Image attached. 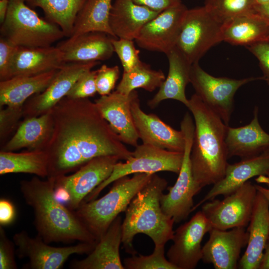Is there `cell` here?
<instances>
[{
	"mask_svg": "<svg viewBox=\"0 0 269 269\" xmlns=\"http://www.w3.org/2000/svg\"><path fill=\"white\" fill-rule=\"evenodd\" d=\"M52 113L53 132L45 149L49 156L47 178L75 171L98 156L114 155L125 160L131 157L132 151L88 98L65 97Z\"/></svg>",
	"mask_w": 269,
	"mask_h": 269,
	"instance_id": "cell-1",
	"label": "cell"
},
{
	"mask_svg": "<svg viewBox=\"0 0 269 269\" xmlns=\"http://www.w3.org/2000/svg\"><path fill=\"white\" fill-rule=\"evenodd\" d=\"M45 180L34 176L20 183L24 200L33 210L34 224L45 242L70 243L74 241L97 243L94 236L71 210L55 195V179Z\"/></svg>",
	"mask_w": 269,
	"mask_h": 269,
	"instance_id": "cell-2",
	"label": "cell"
},
{
	"mask_svg": "<svg viewBox=\"0 0 269 269\" xmlns=\"http://www.w3.org/2000/svg\"><path fill=\"white\" fill-rule=\"evenodd\" d=\"M187 108L194 120L190 154L192 173L201 190L225 175L229 158L225 141L228 125L195 93L189 99Z\"/></svg>",
	"mask_w": 269,
	"mask_h": 269,
	"instance_id": "cell-3",
	"label": "cell"
},
{
	"mask_svg": "<svg viewBox=\"0 0 269 269\" xmlns=\"http://www.w3.org/2000/svg\"><path fill=\"white\" fill-rule=\"evenodd\" d=\"M167 185L164 178L153 174L129 204L122 225V243L127 253L136 255L133 242L137 234L148 236L154 247L165 246L172 240L175 222L163 213L160 202Z\"/></svg>",
	"mask_w": 269,
	"mask_h": 269,
	"instance_id": "cell-4",
	"label": "cell"
},
{
	"mask_svg": "<svg viewBox=\"0 0 269 269\" xmlns=\"http://www.w3.org/2000/svg\"><path fill=\"white\" fill-rule=\"evenodd\" d=\"M152 175L135 173L132 177L128 175L121 177L113 182L105 195L83 202L74 211L97 242L119 214L125 212L132 200L148 183Z\"/></svg>",
	"mask_w": 269,
	"mask_h": 269,
	"instance_id": "cell-5",
	"label": "cell"
},
{
	"mask_svg": "<svg viewBox=\"0 0 269 269\" xmlns=\"http://www.w3.org/2000/svg\"><path fill=\"white\" fill-rule=\"evenodd\" d=\"M0 31V37L15 45L29 48L51 46L65 37L59 26L40 17L25 0H9Z\"/></svg>",
	"mask_w": 269,
	"mask_h": 269,
	"instance_id": "cell-6",
	"label": "cell"
},
{
	"mask_svg": "<svg viewBox=\"0 0 269 269\" xmlns=\"http://www.w3.org/2000/svg\"><path fill=\"white\" fill-rule=\"evenodd\" d=\"M180 129L185 139L181 168L175 184L167 188L168 192L166 194L163 193L160 200L163 213L172 218L176 223L186 219L192 212L193 197L201 190L195 182L192 170L190 154L194 123L188 112L181 122Z\"/></svg>",
	"mask_w": 269,
	"mask_h": 269,
	"instance_id": "cell-7",
	"label": "cell"
},
{
	"mask_svg": "<svg viewBox=\"0 0 269 269\" xmlns=\"http://www.w3.org/2000/svg\"><path fill=\"white\" fill-rule=\"evenodd\" d=\"M183 152L170 151L151 145H137L131 157L125 162H118L110 176L96 187L83 200L87 202L96 199L101 191L118 179L135 173L155 174L169 171L178 174Z\"/></svg>",
	"mask_w": 269,
	"mask_h": 269,
	"instance_id": "cell-8",
	"label": "cell"
},
{
	"mask_svg": "<svg viewBox=\"0 0 269 269\" xmlns=\"http://www.w3.org/2000/svg\"><path fill=\"white\" fill-rule=\"evenodd\" d=\"M119 160L114 155L96 157L72 174L56 178V198L71 210H75L96 187L110 176Z\"/></svg>",
	"mask_w": 269,
	"mask_h": 269,
	"instance_id": "cell-9",
	"label": "cell"
},
{
	"mask_svg": "<svg viewBox=\"0 0 269 269\" xmlns=\"http://www.w3.org/2000/svg\"><path fill=\"white\" fill-rule=\"evenodd\" d=\"M222 25L204 6L188 9L175 48L191 64L199 62L211 48L222 41Z\"/></svg>",
	"mask_w": 269,
	"mask_h": 269,
	"instance_id": "cell-10",
	"label": "cell"
},
{
	"mask_svg": "<svg viewBox=\"0 0 269 269\" xmlns=\"http://www.w3.org/2000/svg\"><path fill=\"white\" fill-rule=\"evenodd\" d=\"M258 79L262 80V77L241 79L215 77L204 71L197 62L192 65L190 83L195 94L228 125L236 92L244 85Z\"/></svg>",
	"mask_w": 269,
	"mask_h": 269,
	"instance_id": "cell-11",
	"label": "cell"
},
{
	"mask_svg": "<svg viewBox=\"0 0 269 269\" xmlns=\"http://www.w3.org/2000/svg\"><path fill=\"white\" fill-rule=\"evenodd\" d=\"M258 190L248 181L222 200L215 198L202 205L201 211L212 228L229 230L249 225Z\"/></svg>",
	"mask_w": 269,
	"mask_h": 269,
	"instance_id": "cell-12",
	"label": "cell"
},
{
	"mask_svg": "<svg viewBox=\"0 0 269 269\" xmlns=\"http://www.w3.org/2000/svg\"><path fill=\"white\" fill-rule=\"evenodd\" d=\"M20 259L26 258L28 262L23 267L30 269H61L73 254H89L97 243L80 242L75 245L57 247L50 246L40 237L33 238L25 231L15 233L12 237Z\"/></svg>",
	"mask_w": 269,
	"mask_h": 269,
	"instance_id": "cell-13",
	"label": "cell"
},
{
	"mask_svg": "<svg viewBox=\"0 0 269 269\" xmlns=\"http://www.w3.org/2000/svg\"><path fill=\"white\" fill-rule=\"evenodd\" d=\"M212 228L202 211L195 213L174 231L173 244L167 253L168 260L177 269H194L202 258L201 242Z\"/></svg>",
	"mask_w": 269,
	"mask_h": 269,
	"instance_id": "cell-14",
	"label": "cell"
},
{
	"mask_svg": "<svg viewBox=\"0 0 269 269\" xmlns=\"http://www.w3.org/2000/svg\"><path fill=\"white\" fill-rule=\"evenodd\" d=\"M187 9L182 2L161 11L142 28L134 40L137 45L167 55L175 47Z\"/></svg>",
	"mask_w": 269,
	"mask_h": 269,
	"instance_id": "cell-15",
	"label": "cell"
},
{
	"mask_svg": "<svg viewBox=\"0 0 269 269\" xmlns=\"http://www.w3.org/2000/svg\"><path fill=\"white\" fill-rule=\"evenodd\" d=\"M99 61L66 63L57 71L48 86L28 99L22 108L23 118L38 116L51 111L65 97L76 80Z\"/></svg>",
	"mask_w": 269,
	"mask_h": 269,
	"instance_id": "cell-16",
	"label": "cell"
},
{
	"mask_svg": "<svg viewBox=\"0 0 269 269\" xmlns=\"http://www.w3.org/2000/svg\"><path fill=\"white\" fill-rule=\"evenodd\" d=\"M134 122L142 143L170 151L183 152L185 139L182 130L178 131L154 114H147L140 108L138 95L135 90L131 103Z\"/></svg>",
	"mask_w": 269,
	"mask_h": 269,
	"instance_id": "cell-17",
	"label": "cell"
},
{
	"mask_svg": "<svg viewBox=\"0 0 269 269\" xmlns=\"http://www.w3.org/2000/svg\"><path fill=\"white\" fill-rule=\"evenodd\" d=\"M202 247V260L216 269H236L242 249L247 246L249 232L245 227L228 230L212 228Z\"/></svg>",
	"mask_w": 269,
	"mask_h": 269,
	"instance_id": "cell-18",
	"label": "cell"
},
{
	"mask_svg": "<svg viewBox=\"0 0 269 269\" xmlns=\"http://www.w3.org/2000/svg\"><path fill=\"white\" fill-rule=\"evenodd\" d=\"M269 173V148L256 156L242 158L233 164L228 163L223 178L216 184L197 204L193 211L205 202L217 196H225L255 176Z\"/></svg>",
	"mask_w": 269,
	"mask_h": 269,
	"instance_id": "cell-19",
	"label": "cell"
},
{
	"mask_svg": "<svg viewBox=\"0 0 269 269\" xmlns=\"http://www.w3.org/2000/svg\"><path fill=\"white\" fill-rule=\"evenodd\" d=\"M134 91L126 95L116 90L109 95L101 96L95 103L122 142L135 147L139 138L131 109V103Z\"/></svg>",
	"mask_w": 269,
	"mask_h": 269,
	"instance_id": "cell-20",
	"label": "cell"
},
{
	"mask_svg": "<svg viewBox=\"0 0 269 269\" xmlns=\"http://www.w3.org/2000/svg\"><path fill=\"white\" fill-rule=\"evenodd\" d=\"M249 225L247 248L239 261L238 267L241 269H259L269 238V202L259 191Z\"/></svg>",
	"mask_w": 269,
	"mask_h": 269,
	"instance_id": "cell-21",
	"label": "cell"
},
{
	"mask_svg": "<svg viewBox=\"0 0 269 269\" xmlns=\"http://www.w3.org/2000/svg\"><path fill=\"white\" fill-rule=\"evenodd\" d=\"M113 37L104 32L90 31L68 37L56 46L65 63L103 61L110 59L114 53Z\"/></svg>",
	"mask_w": 269,
	"mask_h": 269,
	"instance_id": "cell-22",
	"label": "cell"
},
{
	"mask_svg": "<svg viewBox=\"0 0 269 269\" xmlns=\"http://www.w3.org/2000/svg\"><path fill=\"white\" fill-rule=\"evenodd\" d=\"M122 219L118 216L86 258L71 262L73 269H125L120 255Z\"/></svg>",
	"mask_w": 269,
	"mask_h": 269,
	"instance_id": "cell-23",
	"label": "cell"
},
{
	"mask_svg": "<svg viewBox=\"0 0 269 269\" xmlns=\"http://www.w3.org/2000/svg\"><path fill=\"white\" fill-rule=\"evenodd\" d=\"M160 12L132 0H115L110 11L109 25L116 38L134 40L143 26Z\"/></svg>",
	"mask_w": 269,
	"mask_h": 269,
	"instance_id": "cell-24",
	"label": "cell"
},
{
	"mask_svg": "<svg viewBox=\"0 0 269 269\" xmlns=\"http://www.w3.org/2000/svg\"><path fill=\"white\" fill-rule=\"evenodd\" d=\"M258 112V108L255 107L253 119L247 125L238 128L228 126L225 141L228 158L250 157L269 148V134L260 125Z\"/></svg>",
	"mask_w": 269,
	"mask_h": 269,
	"instance_id": "cell-25",
	"label": "cell"
},
{
	"mask_svg": "<svg viewBox=\"0 0 269 269\" xmlns=\"http://www.w3.org/2000/svg\"><path fill=\"white\" fill-rule=\"evenodd\" d=\"M23 119L0 150L15 151L22 148L30 150L45 149L54 129L52 110L38 116Z\"/></svg>",
	"mask_w": 269,
	"mask_h": 269,
	"instance_id": "cell-26",
	"label": "cell"
},
{
	"mask_svg": "<svg viewBox=\"0 0 269 269\" xmlns=\"http://www.w3.org/2000/svg\"><path fill=\"white\" fill-rule=\"evenodd\" d=\"M66 63L57 46L18 47L10 70L9 79L33 76L58 70Z\"/></svg>",
	"mask_w": 269,
	"mask_h": 269,
	"instance_id": "cell-27",
	"label": "cell"
},
{
	"mask_svg": "<svg viewBox=\"0 0 269 269\" xmlns=\"http://www.w3.org/2000/svg\"><path fill=\"white\" fill-rule=\"evenodd\" d=\"M166 55L169 64L167 76L147 104L150 108H154L162 101L172 99L187 108L189 99L186 96L185 90L190 83L192 64L175 47Z\"/></svg>",
	"mask_w": 269,
	"mask_h": 269,
	"instance_id": "cell-28",
	"label": "cell"
},
{
	"mask_svg": "<svg viewBox=\"0 0 269 269\" xmlns=\"http://www.w3.org/2000/svg\"><path fill=\"white\" fill-rule=\"evenodd\" d=\"M222 41L248 46L269 39V21L257 11L237 16L222 25Z\"/></svg>",
	"mask_w": 269,
	"mask_h": 269,
	"instance_id": "cell-29",
	"label": "cell"
},
{
	"mask_svg": "<svg viewBox=\"0 0 269 269\" xmlns=\"http://www.w3.org/2000/svg\"><path fill=\"white\" fill-rule=\"evenodd\" d=\"M58 70L36 75L13 77L0 81V108L23 107L28 99L48 86Z\"/></svg>",
	"mask_w": 269,
	"mask_h": 269,
	"instance_id": "cell-30",
	"label": "cell"
},
{
	"mask_svg": "<svg viewBox=\"0 0 269 269\" xmlns=\"http://www.w3.org/2000/svg\"><path fill=\"white\" fill-rule=\"evenodd\" d=\"M24 173L45 178L49 174V156L45 150L20 152L0 151V175Z\"/></svg>",
	"mask_w": 269,
	"mask_h": 269,
	"instance_id": "cell-31",
	"label": "cell"
},
{
	"mask_svg": "<svg viewBox=\"0 0 269 269\" xmlns=\"http://www.w3.org/2000/svg\"><path fill=\"white\" fill-rule=\"evenodd\" d=\"M87 0H25L30 7H39L45 18L57 24L65 36L70 37L73 33L78 14Z\"/></svg>",
	"mask_w": 269,
	"mask_h": 269,
	"instance_id": "cell-32",
	"label": "cell"
},
{
	"mask_svg": "<svg viewBox=\"0 0 269 269\" xmlns=\"http://www.w3.org/2000/svg\"><path fill=\"white\" fill-rule=\"evenodd\" d=\"M112 4L113 0H87L77 15L70 37L99 31L116 38L109 25Z\"/></svg>",
	"mask_w": 269,
	"mask_h": 269,
	"instance_id": "cell-33",
	"label": "cell"
},
{
	"mask_svg": "<svg viewBox=\"0 0 269 269\" xmlns=\"http://www.w3.org/2000/svg\"><path fill=\"white\" fill-rule=\"evenodd\" d=\"M165 79L162 71L153 69L149 65L141 61L130 71L124 72L116 91L126 95L137 88L152 92L160 87Z\"/></svg>",
	"mask_w": 269,
	"mask_h": 269,
	"instance_id": "cell-34",
	"label": "cell"
},
{
	"mask_svg": "<svg viewBox=\"0 0 269 269\" xmlns=\"http://www.w3.org/2000/svg\"><path fill=\"white\" fill-rule=\"evenodd\" d=\"M204 6L222 24L237 16L257 11L255 0H205Z\"/></svg>",
	"mask_w": 269,
	"mask_h": 269,
	"instance_id": "cell-35",
	"label": "cell"
},
{
	"mask_svg": "<svg viewBox=\"0 0 269 269\" xmlns=\"http://www.w3.org/2000/svg\"><path fill=\"white\" fill-rule=\"evenodd\" d=\"M123 265L125 269H177L166 259L164 246L154 247L149 255H132L124 259Z\"/></svg>",
	"mask_w": 269,
	"mask_h": 269,
	"instance_id": "cell-36",
	"label": "cell"
},
{
	"mask_svg": "<svg viewBox=\"0 0 269 269\" xmlns=\"http://www.w3.org/2000/svg\"><path fill=\"white\" fill-rule=\"evenodd\" d=\"M111 41L114 51L121 61L124 72L130 71L141 61L139 51L135 48L133 40L113 37Z\"/></svg>",
	"mask_w": 269,
	"mask_h": 269,
	"instance_id": "cell-37",
	"label": "cell"
},
{
	"mask_svg": "<svg viewBox=\"0 0 269 269\" xmlns=\"http://www.w3.org/2000/svg\"><path fill=\"white\" fill-rule=\"evenodd\" d=\"M97 70L84 72L76 80L66 97L71 99L88 98L97 93L96 85Z\"/></svg>",
	"mask_w": 269,
	"mask_h": 269,
	"instance_id": "cell-38",
	"label": "cell"
},
{
	"mask_svg": "<svg viewBox=\"0 0 269 269\" xmlns=\"http://www.w3.org/2000/svg\"><path fill=\"white\" fill-rule=\"evenodd\" d=\"M120 75L119 67H112L102 65L97 69L96 85L97 93L101 96L107 95L112 93Z\"/></svg>",
	"mask_w": 269,
	"mask_h": 269,
	"instance_id": "cell-39",
	"label": "cell"
},
{
	"mask_svg": "<svg viewBox=\"0 0 269 269\" xmlns=\"http://www.w3.org/2000/svg\"><path fill=\"white\" fill-rule=\"evenodd\" d=\"M22 108L6 107L0 111V138L3 140L13 131L16 130L23 117Z\"/></svg>",
	"mask_w": 269,
	"mask_h": 269,
	"instance_id": "cell-40",
	"label": "cell"
},
{
	"mask_svg": "<svg viewBox=\"0 0 269 269\" xmlns=\"http://www.w3.org/2000/svg\"><path fill=\"white\" fill-rule=\"evenodd\" d=\"M14 243L10 240L2 226L0 227V269H16Z\"/></svg>",
	"mask_w": 269,
	"mask_h": 269,
	"instance_id": "cell-41",
	"label": "cell"
},
{
	"mask_svg": "<svg viewBox=\"0 0 269 269\" xmlns=\"http://www.w3.org/2000/svg\"><path fill=\"white\" fill-rule=\"evenodd\" d=\"M18 47L0 37V81L9 79L10 68Z\"/></svg>",
	"mask_w": 269,
	"mask_h": 269,
	"instance_id": "cell-42",
	"label": "cell"
},
{
	"mask_svg": "<svg viewBox=\"0 0 269 269\" xmlns=\"http://www.w3.org/2000/svg\"><path fill=\"white\" fill-rule=\"evenodd\" d=\"M258 60L263 72L262 80L269 86V39L262 41L246 47Z\"/></svg>",
	"mask_w": 269,
	"mask_h": 269,
	"instance_id": "cell-43",
	"label": "cell"
},
{
	"mask_svg": "<svg viewBox=\"0 0 269 269\" xmlns=\"http://www.w3.org/2000/svg\"><path fill=\"white\" fill-rule=\"evenodd\" d=\"M16 211L13 204L9 200H0V225L1 226L10 225L14 221Z\"/></svg>",
	"mask_w": 269,
	"mask_h": 269,
	"instance_id": "cell-44",
	"label": "cell"
},
{
	"mask_svg": "<svg viewBox=\"0 0 269 269\" xmlns=\"http://www.w3.org/2000/svg\"><path fill=\"white\" fill-rule=\"evenodd\" d=\"M136 4L161 12L181 3V0H132Z\"/></svg>",
	"mask_w": 269,
	"mask_h": 269,
	"instance_id": "cell-45",
	"label": "cell"
},
{
	"mask_svg": "<svg viewBox=\"0 0 269 269\" xmlns=\"http://www.w3.org/2000/svg\"><path fill=\"white\" fill-rule=\"evenodd\" d=\"M258 183H263L266 187L255 184L258 191L260 192L269 202V173L266 175H262L255 179Z\"/></svg>",
	"mask_w": 269,
	"mask_h": 269,
	"instance_id": "cell-46",
	"label": "cell"
},
{
	"mask_svg": "<svg viewBox=\"0 0 269 269\" xmlns=\"http://www.w3.org/2000/svg\"><path fill=\"white\" fill-rule=\"evenodd\" d=\"M259 269H269V238L266 246Z\"/></svg>",
	"mask_w": 269,
	"mask_h": 269,
	"instance_id": "cell-47",
	"label": "cell"
},
{
	"mask_svg": "<svg viewBox=\"0 0 269 269\" xmlns=\"http://www.w3.org/2000/svg\"><path fill=\"white\" fill-rule=\"evenodd\" d=\"M9 0H0V23L2 24L6 17Z\"/></svg>",
	"mask_w": 269,
	"mask_h": 269,
	"instance_id": "cell-48",
	"label": "cell"
},
{
	"mask_svg": "<svg viewBox=\"0 0 269 269\" xmlns=\"http://www.w3.org/2000/svg\"><path fill=\"white\" fill-rule=\"evenodd\" d=\"M256 11L269 21V3L264 5L257 6Z\"/></svg>",
	"mask_w": 269,
	"mask_h": 269,
	"instance_id": "cell-49",
	"label": "cell"
},
{
	"mask_svg": "<svg viewBox=\"0 0 269 269\" xmlns=\"http://www.w3.org/2000/svg\"><path fill=\"white\" fill-rule=\"evenodd\" d=\"M257 6L264 5L269 3V0H255Z\"/></svg>",
	"mask_w": 269,
	"mask_h": 269,
	"instance_id": "cell-50",
	"label": "cell"
}]
</instances>
